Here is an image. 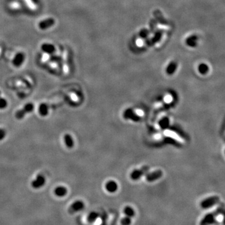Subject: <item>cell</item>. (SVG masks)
<instances>
[{"label":"cell","instance_id":"8fae6325","mask_svg":"<svg viewBox=\"0 0 225 225\" xmlns=\"http://www.w3.org/2000/svg\"><path fill=\"white\" fill-rule=\"evenodd\" d=\"M42 50L46 53L51 54L55 52V47L53 44L50 43H44L42 46Z\"/></svg>","mask_w":225,"mask_h":225},{"label":"cell","instance_id":"d6986e66","mask_svg":"<svg viewBox=\"0 0 225 225\" xmlns=\"http://www.w3.org/2000/svg\"><path fill=\"white\" fill-rule=\"evenodd\" d=\"M121 224H122V225H131V218L126 216L122 218V221H121Z\"/></svg>","mask_w":225,"mask_h":225},{"label":"cell","instance_id":"5b68a950","mask_svg":"<svg viewBox=\"0 0 225 225\" xmlns=\"http://www.w3.org/2000/svg\"><path fill=\"white\" fill-rule=\"evenodd\" d=\"M46 183V179L42 175H38L35 180L31 183V186L34 189H39L43 187Z\"/></svg>","mask_w":225,"mask_h":225},{"label":"cell","instance_id":"ba28073f","mask_svg":"<svg viewBox=\"0 0 225 225\" xmlns=\"http://www.w3.org/2000/svg\"><path fill=\"white\" fill-rule=\"evenodd\" d=\"M25 59V56L23 53H17L13 60V64L15 67H20L23 63Z\"/></svg>","mask_w":225,"mask_h":225},{"label":"cell","instance_id":"8992f818","mask_svg":"<svg viewBox=\"0 0 225 225\" xmlns=\"http://www.w3.org/2000/svg\"><path fill=\"white\" fill-rule=\"evenodd\" d=\"M55 23V20L53 18H48L39 23L38 26L42 30H47L53 26Z\"/></svg>","mask_w":225,"mask_h":225},{"label":"cell","instance_id":"9c48e42d","mask_svg":"<svg viewBox=\"0 0 225 225\" xmlns=\"http://www.w3.org/2000/svg\"><path fill=\"white\" fill-rule=\"evenodd\" d=\"M55 194L58 197H64L68 193V189L65 186H58L55 189Z\"/></svg>","mask_w":225,"mask_h":225},{"label":"cell","instance_id":"603a6c76","mask_svg":"<svg viewBox=\"0 0 225 225\" xmlns=\"http://www.w3.org/2000/svg\"><path fill=\"white\" fill-rule=\"evenodd\" d=\"M0 95H1V92H0Z\"/></svg>","mask_w":225,"mask_h":225},{"label":"cell","instance_id":"44dd1931","mask_svg":"<svg viewBox=\"0 0 225 225\" xmlns=\"http://www.w3.org/2000/svg\"><path fill=\"white\" fill-rule=\"evenodd\" d=\"M6 135H7V132H6V131L3 128H0V141L3 140L6 137Z\"/></svg>","mask_w":225,"mask_h":225},{"label":"cell","instance_id":"e0dca14e","mask_svg":"<svg viewBox=\"0 0 225 225\" xmlns=\"http://www.w3.org/2000/svg\"><path fill=\"white\" fill-rule=\"evenodd\" d=\"M198 71L201 74H206L209 71V67L205 63H201L198 66Z\"/></svg>","mask_w":225,"mask_h":225},{"label":"cell","instance_id":"2e32d148","mask_svg":"<svg viewBox=\"0 0 225 225\" xmlns=\"http://www.w3.org/2000/svg\"><path fill=\"white\" fill-rule=\"evenodd\" d=\"M213 221V216L211 214L207 215L201 222V225H208Z\"/></svg>","mask_w":225,"mask_h":225},{"label":"cell","instance_id":"6da1fadb","mask_svg":"<svg viewBox=\"0 0 225 225\" xmlns=\"http://www.w3.org/2000/svg\"><path fill=\"white\" fill-rule=\"evenodd\" d=\"M34 105L31 103H29L26 104L23 108L16 111L15 114L16 118L18 119L23 118L27 113H31L34 110Z\"/></svg>","mask_w":225,"mask_h":225},{"label":"cell","instance_id":"277c9868","mask_svg":"<svg viewBox=\"0 0 225 225\" xmlns=\"http://www.w3.org/2000/svg\"><path fill=\"white\" fill-rule=\"evenodd\" d=\"M149 170V167L148 166H143V168L139 170H136L133 171L131 174V178L132 180H137L140 178L143 175H145Z\"/></svg>","mask_w":225,"mask_h":225},{"label":"cell","instance_id":"ffe728a7","mask_svg":"<svg viewBox=\"0 0 225 225\" xmlns=\"http://www.w3.org/2000/svg\"><path fill=\"white\" fill-rule=\"evenodd\" d=\"M159 125H160V126L161 127H162L163 128H166V127L168 126V125H169V119L168 118H164V119H163L160 122Z\"/></svg>","mask_w":225,"mask_h":225},{"label":"cell","instance_id":"ac0fdd59","mask_svg":"<svg viewBox=\"0 0 225 225\" xmlns=\"http://www.w3.org/2000/svg\"><path fill=\"white\" fill-rule=\"evenodd\" d=\"M8 106V102L7 100L0 96V109H3Z\"/></svg>","mask_w":225,"mask_h":225},{"label":"cell","instance_id":"9a60e30c","mask_svg":"<svg viewBox=\"0 0 225 225\" xmlns=\"http://www.w3.org/2000/svg\"><path fill=\"white\" fill-rule=\"evenodd\" d=\"M98 217H99L98 213H97L96 212H95V211H92L88 215L87 217V221L88 222L90 223H93L97 220V219L98 218Z\"/></svg>","mask_w":225,"mask_h":225},{"label":"cell","instance_id":"7a4b0ae2","mask_svg":"<svg viewBox=\"0 0 225 225\" xmlns=\"http://www.w3.org/2000/svg\"><path fill=\"white\" fill-rule=\"evenodd\" d=\"M219 201H220V198L217 196H213V197L207 198L202 201L200 205L202 208L208 209L217 204Z\"/></svg>","mask_w":225,"mask_h":225},{"label":"cell","instance_id":"30bf717a","mask_svg":"<svg viewBox=\"0 0 225 225\" xmlns=\"http://www.w3.org/2000/svg\"><path fill=\"white\" fill-rule=\"evenodd\" d=\"M106 189L109 193H114L118 189V184L114 181H109L106 184Z\"/></svg>","mask_w":225,"mask_h":225},{"label":"cell","instance_id":"7402d4cb","mask_svg":"<svg viewBox=\"0 0 225 225\" xmlns=\"http://www.w3.org/2000/svg\"><path fill=\"white\" fill-rule=\"evenodd\" d=\"M176 69V66L175 65H171L168 68V70H167V71H168V73L169 74H171L173 73L175 70Z\"/></svg>","mask_w":225,"mask_h":225},{"label":"cell","instance_id":"52a82bcc","mask_svg":"<svg viewBox=\"0 0 225 225\" xmlns=\"http://www.w3.org/2000/svg\"><path fill=\"white\" fill-rule=\"evenodd\" d=\"M163 175V172L161 170H157L148 174L146 176V179L148 182H153L158 180Z\"/></svg>","mask_w":225,"mask_h":225},{"label":"cell","instance_id":"5bb4252c","mask_svg":"<svg viewBox=\"0 0 225 225\" xmlns=\"http://www.w3.org/2000/svg\"><path fill=\"white\" fill-rule=\"evenodd\" d=\"M124 214L126 215V216H128L130 218L134 217L135 215V211L134 209L131 208V206H126L123 210Z\"/></svg>","mask_w":225,"mask_h":225},{"label":"cell","instance_id":"4fadbf2b","mask_svg":"<svg viewBox=\"0 0 225 225\" xmlns=\"http://www.w3.org/2000/svg\"><path fill=\"white\" fill-rule=\"evenodd\" d=\"M64 141L66 146L69 148H71L74 146V141L72 136L69 135V134H66L64 136Z\"/></svg>","mask_w":225,"mask_h":225},{"label":"cell","instance_id":"7c38bea8","mask_svg":"<svg viewBox=\"0 0 225 225\" xmlns=\"http://www.w3.org/2000/svg\"><path fill=\"white\" fill-rule=\"evenodd\" d=\"M38 111L40 115L42 117H46L47 116L48 112H49V106L46 103H42L41 105L39 106L38 108Z\"/></svg>","mask_w":225,"mask_h":225},{"label":"cell","instance_id":"3957f363","mask_svg":"<svg viewBox=\"0 0 225 225\" xmlns=\"http://www.w3.org/2000/svg\"><path fill=\"white\" fill-rule=\"evenodd\" d=\"M84 208V204L82 201L78 200L76 201H74L68 208V213H70V214H74L75 213H77L83 210Z\"/></svg>","mask_w":225,"mask_h":225}]
</instances>
